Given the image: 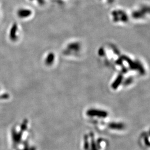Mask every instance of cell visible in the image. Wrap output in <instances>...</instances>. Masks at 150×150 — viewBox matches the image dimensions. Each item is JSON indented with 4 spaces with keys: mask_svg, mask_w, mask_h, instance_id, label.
<instances>
[{
    "mask_svg": "<svg viewBox=\"0 0 150 150\" xmlns=\"http://www.w3.org/2000/svg\"><path fill=\"white\" fill-rule=\"evenodd\" d=\"M89 114L92 115L93 116H99V117H105L106 116V113L105 112H103L101 111H98V110H92L90 111Z\"/></svg>",
    "mask_w": 150,
    "mask_h": 150,
    "instance_id": "cell-1",
    "label": "cell"
}]
</instances>
